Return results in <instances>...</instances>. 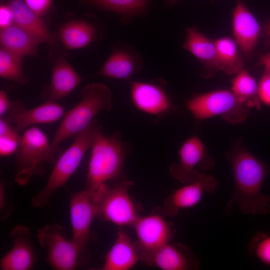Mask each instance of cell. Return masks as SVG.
Instances as JSON below:
<instances>
[{"label": "cell", "mask_w": 270, "mask_h": 270, "mask_svg": "<svg viewBox=\"0 0 270 270\" xmlns=\"http://www.w3.org/2000/svg\"><path fill=\"white\" fill-rule=\"evenodd\" d=\"M226 156L232 166L234 188L224 206V215L230 214L236 204L244 214H268L270 196L262 194V189L270 172L269 166L241 146L233 148Z\"/></svg>", "instance_id": "1"}, {"label": "cell", "mask_w": 270, "mask_h": 270, "mask_svg": "<svg viewBox=\"0 0 270 270\" xmlns=\"http://www.w3.org/2000/svg\"><path fill=\"white\" fill-rule=\"evenodd\" d=\"M131 152L130 144L118 132L105 136L100 129L91 147L86 189L93 192L107 182L118 179Z\"/></svg>", "instance_id": "2"}, {"label": "cell", "mask_w": 270, "mask_h": 270, "mask_svg": "<svg viewBox=\"0 0 270 270\" xmlns=\"http://www.w3.org/2000/svg\"><path fill=\"white\" fill-rule=\"evenodd\" d=\"M81 96L80 102L64 116L50 142V150L54 152L62 142L86 128L100 112H108L112 108V94L104 84H87L82 89Z\"/></svg>", "instance_id": "3"}, {"label": "cell", "mask_w": 270, "mask_h": 270, "mask_svg": "<svg viewBox=\"0 0 270 270\" xmlns=\"http://www.w3.org/2000/svg\"><path fill=\"white\" fill-rule=\"evenodd\" d=\"M100 129L94 120L76 136L72 144L57 160L44 186L32 197V202L34 207L45 208L49 204L54 193L67 182L78 168Z\"/></svg>", "instance_id": "4"}, {"label": "cell", "mask_w": 270, "mask_h": 270, "mask_svg": "<svg viewBox=\"0 0 270 270\" xmlns=\"http://www.w3.org/2000/svg\"><path fill=\"white\" fill-rule=\"evenodd\" d=\"M133 184L132 180L125 178L112 186L104 184L92 192L96 206V218L120 228L132 226L140 216V209L130 192Z\"/></svg>", "instance_id": "5"}, {"label": "cell", "mask_w": 270, "mask_h": 270, "mask_svg": "<svg viewBox=\"0 0 270 270\" xmlns=\"http://www.w3.org/2000/svg\"><path fill=\"white\" fill-rule=\"evenodd\" d=\"M186 106L197 120L220 116L232 124L242 123L248 117L250 108L232 90L225 89L195 94L186 101Z\"/></svg>", "instance_id": "6"}, {"label": "cell", "mask_w": 270, "mask_h": 270, "mask_svg": "<svg viewBox=\"0 0 270 270\" xmlns=\"http://www.w3.org/2000/svg\"><path fill=\"white\" fill-rule=\"evenodd\" d=\"M16 154L15 181L20 186L28 184L34 175L42 174L44 164L54 156L46 135L36 126L25 130Z\"/></svg>", "instance_id": "7"}, {"label": "cell", "mask_w": 270, "mask_h": 270, "mask_svg": "<svg viewBox=\"0 0 270 270\" xmlns=\"http://www.w3.org/2000/svg\"><path fill=\"white\" fill-rule=\"evenodd\" d=\"M38 240L46 250V260L56 270H74L86 264L88 252L72 238H69L64 229L56 224H48L37 232Z\"/></svg>", "instance_id": "8"}, {"label": "cell", "mask_w": 270, "mask_h": 270, "mask_svg": "<svg viewBox=\"0 0 270 270\" xmlns=\"http://www.w3.org/2000/svg\"><path fill=\"white\" fill-rule=\"evenodd\" d=\"M165 216L162 211L140 216L132 226L136 236L134 244L142 262L174 236V225Z\"/></svg>", "instance_id": "9"}, {"label": "cell", "mask_w": 270, "mask_h": 270, "mask_svg": "<svg viewBox=\"0 0 270 270\" xmlns=\"http://www.w3.org/2000/svg\"><path fill=\"white\" fill-rule=\"evenodd\" d=\"M130 94L134 106L150 116L162 117L176 109L162 80L148 82L131 81Z\"/></svg>", "instance_id": "10"}, {"label": "cell", "mask_w": 270, "mask_h": 270, "mask_svg": "<svg viewBox=\"0 0 270 270\" xmlns=\"http://www.w3.org/2000/svg\"><path fill=\"white\" fill-rule=\"evenodd\" d=\"M179 161L171 164L170 174L182 184L190 182L200 174L202 170L211 168L214 160L208 154L206 147L196 136H193L184 142L179 151Z\"/></svg>", "instance_id": "11"}, {"label": "cell", "mask_w": 270, "mask_h": 270, "mask_svg": "<svg viewBox=\"0 0 270 270\" xmlns=\"http://www.w3.org/2000/svg\"><path fill=\"white\" fill-rule=\"evenodd\" d=\"M97 210L94 195L85 189L72 193L70 199V218L72 239L86 250L91 237V227L96 217Z\"/></svg>", "instance_id": "12"}, {"label": "cell", "mask_w": 270, "mask_h": 270, "mask_svg": "<svg viewBox=\"0 0 270 270\" xmlns=\"http://www.w3.org/2000/svg\"><path fill=\"white\" fill-rule=\"evenodd\" d=\"M218 186V181L213 176L202 172L196 179L184 184L168 196L161 211L166 216H175L180 210L197 205L205 193L214 192Z\"/></svg>", "instance_id": "13"}, {"label": "cell", "mask_w": 270, "mask_h": 270, "mask_svg": "<svg viewBox=\"0 0 270 270\" xmlns=\"http://www.w3.org/2000/svg\"><path fill=\"white\" fill-rule=\"evenodd\" d=\"M8 112V120H6L18 132L32 125L54 122L64 114L63 106L52 100H47L30 110L20 101L16 100L12 102Z\"/></svg>", "instance_id": "14"}, {"label": "cell", "mask_w": 270, "mask_h": 270, "mask_svg": "<svg viewBox=\"0 0 270 270\" xmlns=\"http://www.w3.org/2000/svg\"><path fill=\"white\" fill-rule=\"evenodd\" d=\"M143 262L162 270H196L200 260L188 246L168 242L154 252Z\"/></svg>", "instance_id": "15"}, {"label": "cell", "mask_w": 270, "mask_h": 270, "mask_svg": "<svg viewBox=\"0 0 270 270\" xmlns=\"http://www.w3.org/2000/svg\"><path fill=\"white\" fill-rule=\"evenodd\" d=\"M30 230L23 225L16 226L10 236L13 244L2 258L1 270H30L36 262V252L30 239Z\"/></svg>", "instance_id": "16"}, {"label": "cell", "mask_w": 270, "mask_h": 270, "mask_svg": "<svg viewBox=\"0 0 270 270\" xmlns=\"http://www.w3.org/2000/svg\"><path fill=\"white\" fill-rule=\"evenodd\" d=\"M233 39L243 54L250 56L260 38L261 27L256 18L240 0L237 1L232 14Z\"/></svg>", "instance_id": "17"}, {"label": "cell", "mask_w": 270, "mask_h": 270, "mask_svg": "<svg viewBox=\"0 0 270 270\" xmlns=\"http://www.w3.org/2000/svg\"><path fill=\"white\" fill-rule=\"evenodd\" d=\"M143 66L141 54L134 48L118 44L105 61L96 75L118 80H128L138 73Z\"/></svg>", "instance_id": "18"}, {"label": "cell", "mask_w": 270, "mask_h": 270, "mask_svg": "<svg viewBox=\"0 0 270 270\" xmlns=\"http://www.w3.org/2000/svg\"><path fill=\"white\" fill-rule=\"evenodd\" d=\"M182 48L202 62L203 76H212L219 71L215 40L196 28L190 27L186 30Z\"/></svg>", "instance_id": "19"}, {"label": "cell", "mask_w": 270, "mask_h": 270, "mask_svg": "<svg viewBox=\"0 0 270 270\" xmlns=\"http://www.w3.org/2000/svg\"><path fill=\"white\" fill-rule=\"evenodd\" d=\"M6 4L12 12L15 24L33 35L41 43L55 44L54 36L40 16L30 8L24 0H6Z\"/></svg>", "instance_id": "20"}, {"label": "cell", "mask_w": 270, "mask_h": 270, "mask_svg": "<svg viewBox=\"0 0 270 270\" xmlns=\"http://www.w3.org/2000/svg\"><path fill=\"white\" fill-rule=\"evenodd\" d=\"M140 261L134 244L122 229L117 232L116 240L108 251L102 270H128Z\"/></svg>", "instance_id": "21"}, {"label": "cell", "mask_w": 270, "mask_h": 270, "mask_svg": "<svg viewBox=\"0 0 270 270\" xmlns=\"http://www.w3.org/2000/svg\"><path fill=\"white\" fill-rule=\"evenodd\" d=\"M81 81V78L64 58L56 59L52 70L47 100L56 101L68 96Z\"/></svg>", "instance_id": "22"}, {"label": "cell", "mask_w": 270, "mask_h": 270, "mask_svg": "<svg viewBox=\"0 0 270 270\" xmlns=\"http://www.w3.org/2000/svg\"><path fill=\"white\" fill-rule=\"evenodd\" d=\"M1 48L21 57L38 56V46L41 42L33 35L14 24L0 30Z\"/></svg>", "instance_id": "23"}, {"label": "cell", "mask_w": 270, "mask_h": 270, "mask_svg": "<svg viewBox=\"0 0 270 270\" xmlns=\"http://www.w3.org/2000/svg\"><path fill=\"white\" fill-rule=\"evenodd\" d=\"M60 39L68 49L75 50L86 47L94 41L96 36L95 26L82 19L70 21L60 30Z\"/></svg>", "instance_id": "24"}, {"label": "cell", "mask_w": 270, "mask_h": 270, "mask_svg": "<svg viewBox=\"0 0 270 270\" xmlns=\"http://www.w3.org/2000/svg\"><path fill=\"white\" fill-rule=\"evenodd\" d=\"M219 70L228 74H236L244 69L243 54L233 38L228 36L215 40Z\"/></svg>", "instance_id": "25"}, {"label": "cell", "mask_w": 270, "mask_h": 270, "mask_svg": "<svg viewBox=\"0 0 270 270\" xmlns=\"http://www.w3.org/2000/svg\"><path fill=\"white\" fill-rule=\"evenodd\" d=\"M232 92L241 102L250 108L260 107L258 97V83L246 69L235 74L232 80Z\"/></svg>", "instance_id": "26"}, {"label": "cell", "mask_w": 270, "mask_h": 270, "mask_svg": "<svg viewBox=\"0 0 270 270\" xmlns=\"http://www.w3.org/2000/svg\"><path fill=\"white\" fill-rule=\"evenodd\" d=\"M22 58L4 48L0 50V76L26 85L28 80L22 66Z\"/></svg>", "instance_id": "27"}, {"label": "cell", "mask_w": 270, "mask_h": 270, "mask_svg": "<svg viewBox=\"0 0 270 270\" xmlns=\"http://www.w3.org/2000/svg\"><path fill=\"white\" fill-rule=\"evenodd\" d=\"M95 4L122 16H132L142 12L148 0H92Z\"/></svg>", "instance_id": "28"}, {"label": "cell", "mask_w": 270, "mask_h": 270, "mask_svg": "<svg viewBox=\"0 0 270 270\" xmlns=\"http://www.w3.org/2000/svg\"><path fill=\"white\" fill-rule=\"evenodd\" d=\"M22 136L6 120H0V156H10L17 151Z\"/></svg>", "instance_id": "29"}, {"label": "cell", "mask_w": 270, "mask_h": 270, "mask_svg": "<svg viewBox=\"0 0 270 270\" xmlns=\"http://www.w3.org/2000/svg\"><path fill=\"white\" fill-rule=\"evenodd\" d=\"M248 252L252 257L270 268V234L258 232L252 238Z\"/></svg>", "instance_id": "30"}, {"label": "cell", "mask_w": 270, "mask_h": 270, "mask_svg": "<svg viewBox=\"0 0 270 270\" xmlns=\"http://www.w3.org/2000/svg\"><path fill=\"white\" fill-rule=\"evenodd\" d=\"M258 97L260 103L270 107V73L266 71L258 83Z\"/></svg>", "instance_id": "31"}, {"label": "cell", "mask_w": 270, "mask_h": 270, "mask_svg": "<svg viewBox=\"0 0 270 270\" xmlns=\"http://www.w3.org/2000/svg\"><path fill=\"white\" fill-rule=\"evenodd\" d=\"M27 6L40 16L44 15L49 10L52 0H24Z\"/></svg>", "instance_id": "32"}, {"label": "cell", "mask_w": 270, "mask_h": 270, "mask_svg": "<svg viewBox=\"0 0 270 270\" xmlns=\"http://www.w3.org/2000/svg\"><path fill=\"white\" fill-rule=\"evenodd\" d=\"M14 24L12 12L9 6L4 3L0 6V29L7 28Z\"/></svg>", "instance_id": "33"}, {"label": "cell", "mask_w": 270, "mask_h": 270, "mask_svg": "<svg viewBox=\"0 0 270 270\" xmlns=\"http://www.w3.org/2000/svg\"><path fill=\"white\" fill-rule=\"evenodd\" d=\"M10 208L6 200V186L4 182L0 184V213L1 220H4L10 214Z\"/></svg>", "instance_id": "34"}, {"label": "cell", "mask_w": 270, "mask_h": 270, "mask_svg": "<svg viewBox=\"0 0 270 270\" xmlns=\"http://www.w3.org/2000/svg\"><path fill=\"white\" fill-rule=\"evenodd\" d=\"M11 102L6 91H0V116L2 117L9 110Z\"/></svg>", "instance_id": "35"}, {"label": "cell", "mask_w": 270, "mask_h": 270, "mask_svg": "<svg viewBox=\"0 0 270 270\" xmlns=\"http://www.w3.org/2000/svg\"><path fill=\"white\" fill-rule=\"evenodd\" d=\"M258 62L260 66L264 67L265 71L270 73V53L262 56Z\"/></svg>", "instance_id": "36"}, {"label": "cell", "mask_w": 270, "mask_h": 270, "mask_svg": "<svg viewBox=\"0 0 270 270\" xmlns=\"http://www.w3.org/2000/svg\"><path fill=\"white\" fill-rule=\"evenodd\" d=\"M268 34L270 38V22L269 23L268 27Z\"/></svg>", "instance_id": "37"}, {"label": "cell", "mask_w": 270, "mask_h": 270, "mask_svg": "<svg viewBox=\"0 0 270 270\" xmlns=\"http://www.w3.org/2000/svg\"><path fill=\"white\" fill-rule=\"evenodd\" d=\"M177 0H168V2H175L177 1Z\"/></svg>", "instance_id": "38"}]
</instances>
